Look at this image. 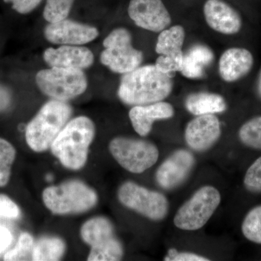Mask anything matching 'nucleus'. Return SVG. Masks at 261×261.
Returning a JSON list of instances; mask_svg holds the SVG:
<instances>
[{
	"mask_svg": "<svg viewBox=\"0 0 261 261\" xmlns=\"http://www.w3.org/2000/svg\"><path fill=\"white\" fill-rule=\"evenodd\" d=\"M95 135L93 121L86 116H79L67 123L53 141V154L64 167L79 171L85 166L89 149Z\"/></svg>",
	"mask_w": 261,
	"mask_h": 261,
	"instance_id": "obj_2",
	"label": "nucleus"
},
{
	"mask_svg": "<svg viewBox=\"0 0 261 261\" xmlns=\"http://www.w3.org/2000/svg\"><path fill=\"white\" fill-rule=\"evenodd\" d=\"M42 200L53 214L66 215L90 210L97 203L98 197L93 189L84 182L70 180L58 186L44 189Z\"/></svg>",
	"mask_w": 261,
	"mask_h": 261,
	"instance_id": "obj_4",
	"label": "nucleus"
},
{
	"mask_svg": "<svg viewBox=\"0 0 261 261\" xmlns=\"http://www.w3.org/2000/svg\"><path fill=\"white\" fill-rule=\"evenodd\" d=\"M173 75L163 73L154 65L140 66L122 76L118 95L128 106H145L169 97Z\"/></svg>",
	"mask_w": 261,
	"mask_h": 261,
	"instance_id": "obj_1",
	"label": "nucleus"
},
{
	"mask_svg": "<svg viewBox=\"0 0 261 261\" xmlns=\"http://www.w3.org/2000/svg\"><path fill=\"white\" fill-rule=\"evenodd\" d=\"M36 82L43 93L64 102L78 97L87 88V76L79 68L51 67L40 70Z\"/></svg>",
	"mask_w": 261,
	"mask_h": 261,
	"instance_id": "obj_6",
	"label": "nucleus"
},
{
	"mask_svg": "<svg viewBox=\"0 0 261 261\" xmlns=\"http://www.w3.org/2000/svg\"><path fill=\"white\" fill-rule=\"evenodd\" d=\"M13 237L8 228L0 226V253L4 252L11 245Z\"/></svg>",
	"mask_w": 261,
	"mask_h": 261,
	"instance_id": "obj_33",
	"label": "nucleus"
},
{
	"mask_svg": "<svg viewBox=\"0 0 261 261\" xmlns=\"http://www.w3.org/2000/svg\"><path fill=\"white\" fill-rule=\"evenodd\" d=\"M183 58H170V57L160 56L155 62V65L163 73L172 74L175 72H179L181 68Z\"/></svg>",
	"mask_w": 261,
	"mask_h": 261,
	"instance_id": "obj_29",
	"label": "nucleus"
},
{
	"mask_svg": "<svg viewBox=\"0 0 261 261\" xmlns=\"http://www.w3.org/2000/svg\"><path fill=\"white\" fill-rule=\"evenodd\" d=\"M185 108L194 116L217 114L227 109L226 100L222 96L211 92H196L185 99Z\"/></svg>",
	"mask_w": 261,
	"mask_h": 261,
	"instance_id": "obj_20",
	"label": "nucleus"
},
{
	"mask_svg": "<svg viewBox=\"0 0 261 261\" xmlns=\"http://www.w3.org/2000/svg\"><path fill=\"white\" fill-rule=\"evenodd\" d=\"M42 0H3L5 3L11 5L12 9L19 14L30 13L37 8Z\"/></svg>",
	"mask_w": 261,
	"mask_h": 261,
	"instance_id": "obj_31",
	"label": "nucleus"
},
{
	"mask_svg": "<svg viewBox=\"0 0 261 261\" xmlns=\"http://www.w3.org/2000/svg\"><path fill=\"white\" fill-rule=\"evenodd\" d=\"M34 240L29 233H23L18 239L14 248L7 252L4 256L6 261L27 260L32 256L34 249Z\"/></svg>",
	"mask_w": 261,
	"mask_h": 261,
	"instance_id": "obj_27",
	"label": "nucleus"
},
{
	"mask_svg": "<svg viewBox=\"0 0 261 261\" xmlns=\"http://www.w3.org/2000/svg\"><path fill=\"white\" fill-rule=\"evenodd\" d=\"M174 113L172 105L161 101L145 106H134L130 110L128 116L135 132L142 137H146L152 130L154 122L170 119Z\"/></svg>",
	"mask_w": 261,
	"mask_h": 261,
	"instance_id": "obj_17",
	"label": "nucleus"
},
{
	"mask_svg": "<svg viewBox=\"0 0 261 261\" xmlns=\"http://www.w3.org/2000/svg\"><path fill=\"white\" fill-rule=\"evenodd\" d=\"M195 164V156L191 152L185 149H177L158 168L155 181L165 190L177 188L191 174Z\"/></svg>",
	"mask_w": 261,
	"mask_h": 261,
	"instance_id": "obj_11",
	"label": "nucleus"
},
{
	"mask_svg": "<svg viewBox=\"0 0 261 261\" xmlns=\"http://www.w3.org/2000/svg\"><path fill=\"white\" fill-rule=\"evenodd\" d=\"M109 150L117 163L128 172L142 173L159 159V150L152 142L118 137L110 142Z\"/></svg>",
	"mask_w": 261,
	"mask_h": 261,
	"instance_id": "obj_8",
	"label": "nucleus"
},
{
	"mask_svg": "<svg viewBox=\"0 0 261 261\" xmlns=\"http://www.w3.org/2000/svg\"><path fill=\"white\" fill-rule=\"evenodd\" d=\"M65 245L58 238H43L34 245L32 260L35 261L59 260L64 255Z\"/></svg>",
	"mask_w": 261,
	"mask_h": 261,
	"instance_id": "obj_22",
	"label": "nucleus"
},
{
	"mask_svg": "<svg viewBox=\"0 0 261 261\" xmlns=\"http://www.w3.org/2000/svg\"><path fill=\"white\" fill-rule=\"evenodd\" d=\"M221 136V126L215 114L202 115L187 123L185 139L192 150L203 152L212 148Z\"/></svg>",
	"mask_w": 261,
	"mask_h": 261,
	"instance_id": "obj_13",
	"label": "nucleus"
},
{
	"mask_svg": "<svg viewBox=\"0 0 261 261\" xmlns=\"http://www.w3.org/2000/svg\"><path fill=\"white\" fill-rule=\"evenodd\" d=\"M214 60L211 48L197 44L184 53L183 62L180 73L186 78L197 80L203 77L205 68Z\"/></svg>",
	"mask_w": 261,
	"mask_h": 261,
	"instance_id": "obj_19",
	"label": "nucleus"
},
{
	"mask_svg": "<svg viewBox=\"0 0 261 261\" xmlns=\"http://www.w3.org/2000/svg\"><path fill=\"white\" fill-rule=\"evenodd\" d=\"M244 187L251 193H261V157L255 160L244 177Z\"/></svg>",
	"mask_w": 261,
	"mask_h": 261,
	"instance_id": "obj_28",
	"label": "nucleus"
},
{
	"mask_svg": "<svg viewBox=\"0 0 261 261\" xmlns=\"http://www.w3.org/2000/svg\"><path fill=\"white\" fill-rule=\"evenodd\" d=\"M46 39L61 45H82L94 40L99 35L95 27L64 19L51 23L44 31Z\"/></svg>",
	"mask_w": 261,
	"mask_h": 261,
	"instance_id": "obj_14",
	"label": "nucleus"
},
{
	"mask_svg": "<svg viewBox=\"0 0 261 261\" xmlns=\"http://www.w3.org/2000/svg\"><path fill=\"white\" fill-rule=\"evenodd\" d=\"M71 114V107L64 101L53 99L46 103L27 125V145L36 152L47 150Z\"/></svg>",
	"mask_w": 261,
	"mask_h": 261,
	"instance_id": "obj_3",
	"label": "nucleus"
},
{
	"mask_svg": "<svg viewBox=\"0 0 261 261\" xmlns=\"http://www.w3.org/2000/svg\"><path fill=\"white\" fill-rule=\"evenodd\" d=\"M221 201V194L216 187L209 185L200 187L178 208L173 224L184 231L200 229L208 222Z\"/></svg>",
	"mask_w": 261,
	"mask_h": 261,
	"instance_id": "obj_5",
	"label": "nucleus"
},
{
	"mask_svg": "<svg viewBox=\"0 0 261 261\" xmlns=\"http://www.w3.org/2000/svg\"><path fill=\"white\" fill-rule=\"evenodd\" d=\"M118 198L127 208L151 221H163L169 211V202L166 196L135 182L126 181L122 184L118 190Z\"/></svg>",
	"mask_w": 261,
	"mask_h": 261,
	"instance_id": "obj_10",
	"label": "nucleus"
},
{
	"mask_svg": "<svg viewBox=\"0 0 261 261\" xmlns=\"http://www.w3.org/2000/svg\"><path fill=\"white\" fill-rule=\"evenodd\" d=\"M74 0H47L43 16L49 23L66 19Z\"/></svg>",
	"mask_w": 261,
	"mask_h": 261,
	"instance_id": "obj_26",
	"label": "nucleus"
},
{
	"mask_svg": "<svg viewBox=\"0 0 261 261\" xmlns=\"http://www.w3.org/2000/svg\"><path fill=\"white\" fill-rule=\"evenodd\" d=\"M242 232L249 241L261 245V205L247 213L242 224Z\"/></svg>",
	"mask_w": 261,
	"mask_h": 261,
	"instance_id": "obj_24",
	"label": "nucleus"
},
{
	"mask_svg": "<svg viewBox=\"0 0 261 261\" xmlns=\"http://www.w3.org/2000/svg\"><path fill=\"white\" fill-rule=\"evenodd\" d=\"M166 261H208L207 258L198 254L190 252H178L176 249L168 250L167 255L165 257Z\"/></svg>",
	"mask_w": 261,
	"mask_h": 261,
	"instance_id": "obj_32",
	"label": "nucleus"
},
{
	"mask_svg": "<svg viewBox=\"0 0 261 261\" xmlns=\"http://www.w3.org/2000/svg\"><path fill=\"white\" fill-rule=\"evenodd\" d=\"M44 60L49 66L84 69L94 63V55L90 49L76 45H63L58 49L48 48L44 53Z\"/></svg>",
	"mask_w": 261,
	"mask_h": 261,
	"instance_id": "obj_18",
	"label": "nucleus"
},
{
	"mask_svg": "<svg viewBox=\"0 0 261 261\" xmlns=\"http://www.w3.org/2000/svg\"><path fill=\"white\" fill-rule=\"evenodd\" d=\"M203 12L206 23L216 32L235 35L243 29V20L240 13L223 0H207Z\"/></svg>",
	"mask_w": 261,
	"mask_h": 261,
	"instance_id": "obj_15",
	"label": "nucleus"
},
{
	"mask_svg": "<svg viewBox=\"0 0 261 261\" xmlns=\"http://www.w3.org/2000/svg\"><path fill=\"white\" fill-rule=\"evenodd\" d=\"M81 237L91 247L89 261L121 260L123 248L115 235L112 223L104 217H95L84 223Z\"/></svg>",
	"mask_w": 261,
	"mask_h": 261,
	"instance_id": "obj_7",
	"label": "nucleus"
},
{
	"mask_svg": "<svg viewBox=\"0 0 261 261\" xmlns=\"http://www.w3.org/2000/svg\"><path fill=\"white\" fill-rule=\"evenodd\" d=\"M238 137L246 147L261 150V116L245 122L238 130Z\"/></svg>",
	"mask_w": 261,
	"mask_h": 261,
	"instance_id": "obj_23",
	"label": "nucleus"
},
{
	"mask_svg": "<svg viewBox=\"0 0 261 261\" xmlns=\"http://www.w3.org/2000/svg\"><path fill=\"white\" fill-rule=\"evenodd\" d=\"M103 46L106 49L101 53V63L114 73H129L143 61V53L132 46V35L126 29L113 30L105 39Z\"/></svg>",
	"mask_w": 261,
	"mask_h": 261,
	"instance_id": "obj_9",
	"label": "nucleus"
},
{
	"mask_svg": "<svg viewBox=\"0 0 261 261\" xmlns=\"http://www.w3.org/2000/svg\"><path fill=\"white\" fill-rule=\"evenodd\" d=\"M255 63L251 51L244 47H231L224 51L219 63L220 76L227 83L243 80Z\"/></svg>",
	"mask_w": 261,
	"mask_h": 261,
	"instance_id": "obj_16",
	"label": "nucleus"
},
{
	"mask_svg": "<svg viewBox=\"0 0 261 261\" xmlns=\"http://www.w3.org/2000/svg\"><path fill=\"white\" fill-rule=\"evenodd\" d=\"M128 13L137 27L149 32H162L171 23L162 0H130Z\"/></svg>",
	"mask_w": 261,
	"mask_h": 261,
	"instance_id": "obj_12",
	"label": "nucleus"
},
{
	"mask_svg": "<svg viewBox=\"0 0 261 261\" xmlns=\"http://www.w3.org/2000/svg\"><path fill=\"white\" fill-rule=\"evenodd\" d=\"M16 157V150L10 142L0 138V187L8 185L11 176L12 166Z\"/></svg>",
	"mask_w": 261,
	"mask_h": 261,
	"instance_id": "obj_25",
	"label": "nucleus"
},
{
	"mask_svg": "<svg viewBox=\"0 0 261 261\" xmlns=\"http://www.w3.org/2000/svg\"><path fill=\"white\" fill-rule=\"evenodd\" d=\"M18 206L8 196L0 194V217L17 219L20 216Z\"/></svg>",
	"mask_w": 261,
	"mask_h": 261,
	"instance_id": "obj_30",
	"label": "nucleus"
},
{
	"mask_svg": "<svg viewBox=\"0 0 261 261\" xmlns=\"http://www.w3.org/2000/svg\"><path fill=\"white\" fill-rule=\"evenodd\" d=\"M185 40V30L181 25H176L164 29L160 33L156 43L155 51L160 56L182 59V51Z\"/></svg>",
	"mask_w": 261,
	"mask_h": 261,
	"instance_id": "obj_21",
	"label": "nucleus"
},
{
	"mask_svg": "<svg viewBox=\"0 0 261 261\" xmlns=\"http://www.w3.org/2000/svg\"><path fill=\"white\" fill-rule=\"evenodd\" d=\"M256 90L257 95H258L259 97L261 99V68L260 72H259L258 77H257Z\"/></svg>",
	"mask_w": 261,
	"mask_h": 261,
	"instance_id": "obj_34",
	"label": "nucleus"
}]
</instances>
